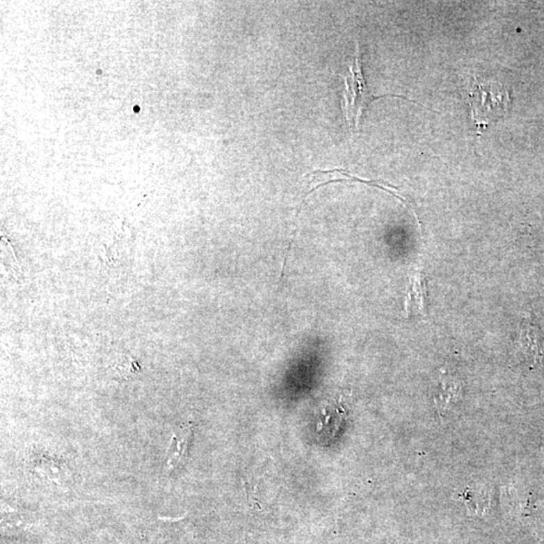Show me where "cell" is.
I'll list each match as a JSON object with an SVG mask.
<instances>
[{
  "mask_svg": "<svg viewBox=\"0 0 544 544\" xmlns=\"http://www.w3.org/2000/svg\"><path fill=\"white\" fill-rule=\"evenodd\" d=\"M345 90H344L342 109L346 122L351 132L359 131L361 119L365 110L369 107L373 101L383 97H397L406 99V96L400 95H374L371 93L367 81L363 73L361 51L358 42L356 45V56L349 65V74L344 76Z\"/></svg>",
  "mask_w": 544,
  "mask_h": 544,
  "instance_id": "obj_1",
  "label": "cell"
},
{
  "mask_svg": "<svg viewBox=\"0 0 544 544\" xmlns=\"http://www.w3.org/2000/svg\"><path fill=\"white\" fill-rule=\"evenodd\" d=\"M472 119L479 130L484 129L505 115L511 103L509 92L501 84H482L474 76L469 90Z\"/></svg>",
  "mask_w": 544,
  "mask_h": 544,
  "instance_id": "obj_2",
  "label": "cell"
},
{
  "mask_svg": "<svg viewBox=\"0 0 544 544\" xmlns=\"http://www.w3.org/2000/svg\"><path fill=\"white\" fill-rule=\"evenodd\" d=\"M193 426L191 424H181L175 429L170 446L166 455V469L173 471L183 464L188 455L189 445L192 437Z\"/></svg>",
  "mask_w": 544,
  "mask_h": 544,
  "instance_id": "obj_3",
  "label": "cell"
},
{
  "mask_svg": "<svg viewBox=\"0 0 544 544\" xmlns=\"http://www.w3.org/2000/svg\"><path fill=\"white\" fill-rule=\"evenodd\" d=\"M520 347L525 358L532 365H536L543 359V347L539 330L532 321L525 320L521 328Z\"/></svg>",
  "mask_w": 544,
  "mask_h": 544,
  "instance_id": "obj_4",
  "label": "cell"
},
{
  "mask_svg": "<svg viewBox=\"0 0 544 544\" xmlns=\"http://www.w3.org/2000/svg\"><path fill=\"white\" fill-rule=\"evenodd\" d=\"M461 394L460 382L453 379L442 380L440 388L435 397V406L440 415L446 413L454 403L458 401Z\"/></svg>",
  "mask_w": 544,
  "mask_h": 544,
  "instance_id": "obj_5",
  "label": "cell"
},
{
  "mask_svg": "<svg viewBox=\"0 0 544 544\" xmlns=\"http://www.w3.org/2000/svg\"><path fill=\"white\" fill-rule=\"evenodd\" d=\"M115 371L117 374L127 378L136 374L137 371H139V367L134 360L122 355L119 357L118 361H116Z\"/></svg>",
  "mask_w": 544,
  "mask_h": 544,
  "instance_id": "obj_6",
  "label": "cell"
}]
</instances>
